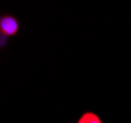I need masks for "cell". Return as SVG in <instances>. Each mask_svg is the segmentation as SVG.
Returning a JSON list of instances; mask_svg holds the SVG:
<instances>
[{
	"label": "cell",
	"instance_id": "cell-1",
	"mask_svg": "<svg viewBox=\"0 0 131 123\" xmlns=\"http://www.w3.org/2000/svg\"><path fill=\"white\" fill-rule=\"evenodd\" d=\"M0 32L6 37H14L19 32V22L12 15H4L0 20Z\"/></svg>",
	"mask_w": 131,
	"mask_h": 123
},
{
	"label": "cell",
	"instance_id": "cell-2",
	"mask_svg": "<svg viewBox=\"0 0 131 123\" xmlns=\"http://www.w3.org/2000/svg\"><path fill=\"white\" fill-rule=\"evenodd\" d=\"M77 123H103V121L96 113L87 111L81 115Z\"/></svg>",
	"mask_w": 131,
	"mask_h": 123
},
{
	"label": "cell",
	"instance_id": "cell-3",
	"mask_svg": "<svg viewBox=\"0 0 131 123\" xmlns=\"http://www.w3.org/2000/svg\"><path fill=\"white\" fill-rule=\"evenodd\" d=\"M7 41H8V37H6L4 33L0 32V48H2V47L6 46Z\"/></svg>",
	"mask_w": 131,
	"mask_h": 123
},
{
	"label": "cell",
	"instance_id": "cell-4",
	"mask_svg": "<svg viewBox=\"0 0 131 123\" xmlns=\"http://www.w3.org/2000/svg\"><path fill=\"white\" fill-rule=\"evenodd\" d=\"M0 20H1V16H0Z\"/></svg>",
	"mask_w": 131,
	"mask_h": 123
}]
</instances>
